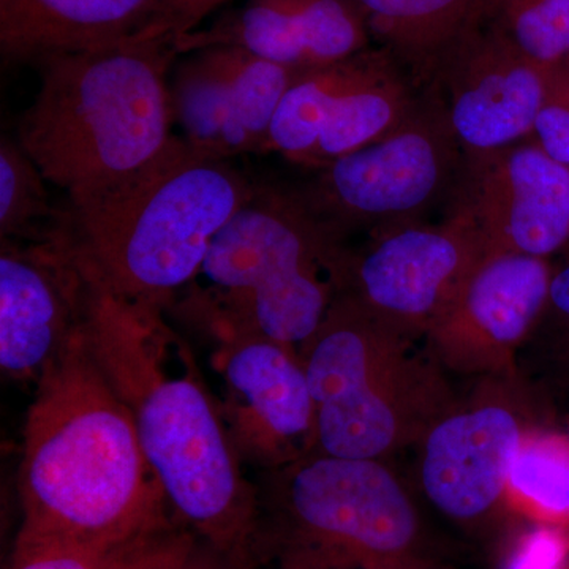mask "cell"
I'll use <instances>...</instances> for the list:
<instances>
[{"label":"cell","instance_id":"1f68e13d","mask_svg":"<svg viewBox=\"0 0 569 569\" xmlns=\"http://www.w3.org/2000/svg\"><path fill=\"white\" fill-rule=\"evenodd\" d=\"M563 63H565V66H567V67H568V70H569V56H568V58H567V59H565Z\"/></svg>","mask_w":569,"mask_h":569},{"label":"cell","instance_id":"484cf974","mask_svg":"<svg viewBox=\"0 0 569 569\" xmlns=\"http://www.w3.org/2000/svg\"><path fill=\"white\" fill-rule=\"evenodd\" d=\"M197 545L192 531L171 520L127 545L103 569H171Z\"/></svg>","mask_w":569,"mask_h":569},{"label":"cell","instance_id":"4316f807","mask_svg":"<svg viewBox=\"0 0 569 569\" xmlns=\"http://www.w3.org/2000/svg\"><path fill=\"white\" fill-rule=\"evenodd\" d=\"M546 355L569 367V260L553 269L548 301L520 351Z\"/></svg>","mask_w":569,"mask_h":569},{"label":"cell","instance_id":"83f0119b","mask_svg":"<svg viewBox=\"0 0 569 569\" xmlns=\"http://www.w3.org/2000/svg\"><path fill=\"white\" fill-rule=\"evenodd\" d=\"M233 0H153L140 29L130 37L133 41H170L197 31L217 10Z\"/></svg>","mask_w":569,"mask_h":569},{"label":"cell","instance_id":"6da1fadb","mask_svg":"<svg viewBox=\"0 0 569 569\" xmlns=\"http://www.w3.org/2000/svg\"><path fill=\"white\" fill-rule=\"evenodd\" d=\"M84 336L132 411L142 452L174 519L231 569H249L260 496L242 473L219 402L163 320L91 279Z\"/></svg>","mask_w":569,"mask_h":569},{"label":"cell","instance_id":"4dcf8cb0","mask_svg":"<svg viewBox=\"0 0 569 569\" xmlns=\"http://www.w3.org/2000/svg\"><path fill=\"white\" fill-rule=\"evenodd\" d=\"M282 569H350L302 552H282Z\"/></svg>","mask_w":569,"mask_h":569},{"label":"cell","instance_id":"7a4b0ae2","mask_svg":"<svg viewBox=\"0 0 569 569\" xmlns=\"http://www.w3.org/2000/svg\"><path fill=\"white\" fill-rule=\"evenodd\" d=\"M22 432L17 541L127 545L171 522L132 411L81 331L36 383Z\"/></svg>","mask_w":569,"mask_h":569},{"label":"cell","instance_id":"30bf717a","mask_svg":"<svg viewBox=\"0 0 569 569\" xmlns=\"http://www.w3.org/2000/svg\"><path fill=\"white\" fill-rule=\"evenodd\" d=\"M486 258L477 220L452 201L441 223L418 220L370 233L350 252L342 291L397 331L425 340Z\"/></svg>","mask_w":569,"mask_h":569},{"label":"cell","instance_id":"5b68a950","mask_svg":"<svg viewBox=\"0 0 569 569\" xmlns=\"http://www.w3.org/2000/svg\"><path fill=\"white\" fill-rule=\"evenodd\" d=\"M350 252L293 189L257 186L209 247L208 284L187 288L189 316L211 336L253 332L299 351L346 288Z\"/></svg>","mask_w":569,"mask_h":569},{"label":"cell","instance_id":"2e32d148","mask_svg":"<svg viewBox=\"0 0 569 569\" xmlns=\"http://www.w3.org/2000/svg\"><path fill=\"white\" fill-rule=\"evenodd\" d=\"M189 54L170 81L179 137L216 159L264 152L277 110L298 71L239 48Z\"/></svg>","mask_w":569,"mask_h":569},{"label":"cell","instance_id":"9c48e42d","mask_svg":"<svg viewBox=\"0 0 569 569\" xmlns=\"http://www.w3.org/2000/svg\"><path fill=\"white\" fill-rule=\"evenodd\" d=\"M421 96L383 48L301 71L277 110L264 152L320 170L395 132L418 110Z\"/></svg>","mask_w":569,"mask_h":569},{"label":"cell","instance_id":"f1b7e54d","mask_svg":"<svg viewBox=\"0 0 569 569\" xmlns=\"http://www.w3.org/2000/svg\"><path fill=\"white\" fill-rule=\"evenodd\" d=\"M567 527L538 523L512 542L501 569H568Z\"/></svg>","mask_w":569,"mask_h":569},{"label":"cell","instance_id":"9a60e30c","mask_svg":"<svg viewBox=\"0 0 569 569\" xmlns=\"http://www.w3.org/2000/svg\"><path fill=\"white\" fill-rule=\"evenodd\" d=\"M546 67L475 22L438 62L432 93L466 153L489 152L533 134Z\"/></svg>","mask_w":569,"mask_h":569},{"label":"cell","instance_id":"4fadbf2b","mask_svg":"<svg viewBox=\"0 0 569 569\" xmlns=\"http://www.w3.org/2000/svg\"><path fill=\"white\" fill-rule=\"evenodd\" d=\"M91 280L62 233L40 242L2 241L0 367L17 381H37L81 331Z\"/></svg>","mask_w":569,"mask_h":569},{"label":"cell","instance_id":"d4e9b609","mask_svg":"<svg viewBox=\"0 0 569 569\" xmlns=\"http://www.w3.org/2000/svg\"><path fill=\"white\" fill-rule=\"evenodd\" d=\"M533 137L542 151L569 167V70L563 62L546 67L545 96Z\"/></svg>","mask_w":569,"mask_h":569},{"label":"cell","instance_id":"3957f363","mask_svg":"<svg viewBox=\"0 0 569 569\" xmlns=\"http://www.w3.org/2000/svg\"><path fill=\"white\" fill-rule=\"evenodd\" d=\"M170 41L126 40L33 63L39 91L17 141L78 206L129 181L174 141Z\"/></svg>","mask_w":569,"mask_h":569},{"label":"cell","instance_id":"5bb4252c","mask_svg":"<svg viewBox=\"0 0 569 569\" xmlns=\"http://www.w3.org/2000/svg\"><path fill=\"white\" fill-rule=\"evenodd\" d=\"M548 258L490 254L458 302L426 336L448 373L519 377L518 358L548 301Z\"/></svg>","mask_w":569,"mask_h":569},{"label":"cell","instance_id":"8fae6325","mask_svg":"<svg viewBox=\"0 0 569 569\" xmlns=\"http://www.w3.org/2000/svg\"><path fill=\"white\" fill-rule=\"evenodd\" d=\"M418 443V479L427 500L448 518L473 522L505 505L509 473L533 429L519 377L485 378Z\"/></svg>","mask_w":569,"mask_h":569},{"label":"cell","instance_id":"8992f818","mask_svg":"<svg viewBox=\"0 0 569 569\" xmlns=\"http://www.w3.org/2000/svg\"><path fill=\"white\" fill-rule=\"evenodd\" d=\"M298 353L316 403V455L389 460L418 447L458 403L425 340L397 331L346 291Z\"/></svg>","mask_w":569,"mask_h":569},{"label":"cell","instance_id":"277c9868","mask_svg":"<svg viewBox=\"0 0 569 569\" xmlns=\"http://www.w3.org/2000/svg\"><path fill=\"white\" fill-rule=\"evenodd\" d=\"M257 183L181 137L129 181L67 206V233L86 272L130 305L163 313L197 280L213 238Z\"/></svg>","mask_w":569,"mask_h":569},{"label":"cell","instance_id":"ac0fdd59","mask_svg":"<svg viewBox=\"0 0 569 569\" xmlns=\"http://www.w3.org/2000/svg\"><path fill=\"white\" fill-rule=\"evenodd\" d=\"M369 28L353 0H246L174 41L179 56L239 48L298 71L316 70L370 48Z\"/></svg>","mask_w":569,"mask_h":569},{"label":"cell","instance_id":"ffe728a7","mask_svg":"<svg viewBox=\"0 0 569 569\" xmlns=\"http://www.w3.org/2000/svg\"><path fill=\"white\" fill-rule=\"evenodd\" d=\"M370 36L407 71L419 92L438 62L478 21L479 0H353Z\"/></svg>","mask_w":569,"mask_h":569},{"label":"cell","instance_id":"d6986e66","mask_svg":"<svg viewBox=\"0 0 569 569\" xmlns=\"http://www.w3.org/2000/svg\"><path fill=\"white\" fill-rule=\"evenodd\" d=\"M153 0H0L6 63L96 50L133 37Z\"/></svg>","mask_w":569,"mask_h":569},{"label":"cell","instance_id":"7402d4cb","mask_svg":"<svg viewBox=\"0 0 569 569\" xmlns=\"http://www.w3.org/2000/svg\"><path fill=\"white\" fill-rule=\"evenodd\" d=\"M47 179L39 167L11 138L0 141V239L50 241L62 233L66 209L54 208Z\"/></svg>","mask_w":569,"mask_h":569},{"label":"cell","instance_id":"603a6c76","mask_svg":"<svg viewBox=\"0 0 569 569\" xmlns=\"http://www.w3.org/2000/svg\"><path fill=\"white\" fill-rule=\"evenodd\" d=\"M478 21L539 66L569 56V0H479Z\"/></svg>","mask_w":569,"mask_h":569},{"label":"cell","instance_id":"f546056e","mask_svg":"<svg viewBox=\"0 0 569 569\" xmlns=\"http://www.w3.org/2000/svg\"><path fill=\"white\" fill-rule=\"evenodd\" d=\"M171 569H231L216 552L198 541L192 552Z\"/></svg>","mask_w":569,"mask_h":569},{"label":"cell","instance_id":"ba28073f","mask_svg":"<svg viewBox=\"0 0 569 569\" xmlns=\"http://www.w3.org/2000/svg\"><path fill=\"white\" fill-rule=\"evenodd\" d=\"M466 151L436 97L422 92L415 114L372 144L316 171L296 197L318 222L348 241L359 231L376 233L425 220L455 200Z\"/></svg>","mask_w":569,"mask_h":569},{"label":"cell","instance_id":"cb8c5ba5","mask_svg":"<svg viewBox=\"0 0 569 569\" xmlns=\"http://www.w3.org/2000/svg\"><path fill=\"white\" fill-rule=\"evenodd\" d=\"M127 545L69 538L17 541L9 569H103Z\"/></svg>","mask_w":569,"mask_h":569},{"label":"cell","instance_id":"7c38bea8","mask_svg":"<svg viewBox=\"0 0 569 569\" xmlns=\"http://www.w3.org/2000/svg\"><path fill=\"white\" fill-rule=\"evenodd\" d=\"M212 337L217 402L242 462L272 471L312 455L316 403L298 350L253 332Z\"/></svg>","mask_w":569,"mask_h":569},{"label":"cell","instance_id":"e0dca14e","mask_svg":"<svg viewBox=\"0 0 569 569\" xmlns=\"http://www.w3.org/2000/svg\"><path fill=\"white\" fill-rule=\"evenodd\" d=\"M452 201L477 220L488 257L549 258L569 241V167L537 142L466 153Z\"/></svg>","mask_w":569,"mask_h":569},{"label":"cell","instance_id":"52a82bcc","mask_svg":"<svg viewBox=\"0 0 569 569\" xmlns=\"http://www.w3.org/2000/svg\"><path fill=\"white\" fill-rule=\"evenodd\" d=\"M282 552L350 569H415L418 509L388 460L312 455L268 471Z\"/></svg>","mask_w":569,"mask_h":569},{"label":"cell","instance_id":"44dd1931","mask_svg":"<svg viewBox=\"0 0 569 569\" xmlns=\"http://www.w3.org/2000/svg\"><path fill=\"white\" fill-rule=\"evenodd\" d=\"M505 505L538 523L569 527V436L529 430L509 473Z\"/></svg>","mask_w":569,"mask_h":569}]
</instances>
